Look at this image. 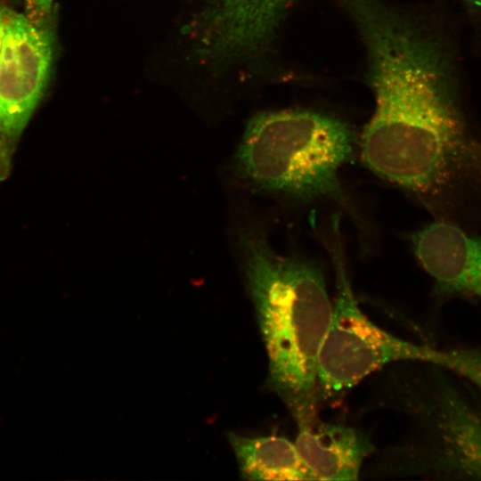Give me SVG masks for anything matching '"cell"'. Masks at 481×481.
<instances>
[{
    "instance_id": "obj_1",
    "label": "cell",
    "mask_w": 481,
    "mask_h": 481,
    "mask_svg": "<svg viewBox=\"0 0 481 481\" xmlns=\"http://www.w3.org/2000/svg\"><path fill=\"white\" fill-rule=\"evenodd\" d=\"M368 51L375 110L364 165L435 219L481 227V136L473 130L440 49L379 0H339Z\"/></svg>"
},
{
    "instance_id": "obj_2",
    "label": "cell",
    "mask_w": 481,
    "mask_h": 481,
    "mask_svg": "<svg viewBox=\"0 0 481 481\" xmlns=\"http://www.w3.org/2000/svg\"><path fill=\"white\" fill-rule=\"evenodd\" d=\"M236 233L267 355L268 387L298 427L310 424L318 418L317 362L333 312L322 268L305 257L276 251L256 221H242Z\"/></svg>"
},
{
    "instance_id": "obj_3",
    "label": "cell",
    "mask_w": 481,
    "mask_h": 481,
    "mask_svg": "<svg viewBox=\"0 0 481 481\" xmlns=\"http://www.w3.org/2000/svg\"><path fill=\"white\" fill-rule=\"evenodd\" d=\"M354 146L351 128L337 118L309 110L262 112L247 124L232 173L250 192L298 204L335 203L357 221L341 179Z\"/></svg>"
},
{
    "instance_id": "obj_4",
    "label": "cell",
    "mask_w": 481,
    "mask_h": 481,
    "mask_svg": "<svg viewBox=\"0 0 481 481\" xmlns=\"http://www.w3.org/2000/svg\"><path fill=\"white\" fill-rule=\"evenodd\" d=\"M388 373L387 395L410 420L409 438L383 452L371 474L481 480V402L452 372L406 362Z\"/></svg>"
},
{
    "instance_id": "obj_5",
    "label": "cell",
    "mask_w": 481,
    "mask_h": 481,
    "mask_svg": "<svg viewBox=\"0 0 481 481\" xmlns=\"http://www.w3.org/2000/svg\"><path fill=\"white\" fill-rule=\"evenodd\" d=\"M339 223L335 214L323 238L335 271L336 299L317 362L319 402L339 396L376 371L401 362L440 366L481 394V347L442 349L417 344L381 329L362 311L346 269Z\"/></svg>"
},
{
    "instance_id": "obj_6",
    "label": "cell",
    "mask_w": 481,
    "mask_h": 481,
    "mask_svg": "<svg viewBox=\"0 0 481 481\" xmlns=\"http://www.w3.org/2000/svg\"><path fill=\"white\" fill-rule=\"evenodd\" d=\"M54 20L37 26L6 7L0 44V140L12 160L46 90L55 53Z\"/></svg>"
},
{
    "instance_id": "obj_7",
    "label": "cell",
    "mask_w": 481,
    "mask_h": 481,
    "mask_svg": "<svg viewBox=\"0 0 481 481\" xmlns=\"http://www.w3.org/2000/svg\"><path fill=\"white\" fill-rule=\"evenodd\" d=\"M421 267L442 296H464L481 303V234L435 219L409 238Z\"/></svg>"
},
{
    "instance_id": "obj_8",
    "label": "cell",
    "mask_w": 481,
    "mask_h": 481,
    "mask_svg": "<svg viewBox=\"0 0 481 481\" xmlns=\"http://www.w3.org/2000/svg\"><path fill=\"white\" fill-rule=\"evenodd\" d=\"M294 443L313 480H356L375 451L362 431L319 418L298 427Z\"/></svg>"
},
{
    "instance_id": "obj_9",
    "label": "cell",
    "mask_w": 481,
    "mask_h": 481,
    "mask_svg": "<svg viewBox=\"0 0 481 481\" xmlns=\"http://www.w3.org/2000/svg\"><path fill=\"white\" fill-rule=\"evenodd\" d=\"M239 472L247 480H313L295 443L279 435L227 434Z\"/></svg>"
},
{
    "instance_id": "obj_10",
    "label": "cell",
    "mask_w": 481,
    "mask_h": 481,
    "mask_svg": "<svg viewBox=\"0 0 481 481\" xmlns=\"http://www.w3.org/2000/svg\"><path fill=\"white\" fill-rule=\"evenodd\" d=\"M25 15L37 26L54 20V0H25Z\"/></svg>"
},
{
    "instance_id": "obj_11",
    "label": "cell",
    "mask_w": 481,
    "mask_h": 481,
    "mask_svg": "<svg viewBox=\"0 0 481 481\" xmlns=\"http://www.w3.org/2000/svg\"><path fill=\"white\" fill-rule=\"evenodd\" d=\"M248 5L272 13L282 12L288 9L292 0H241Z\"/></svg>"
},
{
    "instance_id": "obj_12",
    "label": "cell",
    "mask_w": 481,
    "mask_h": 481,
    "mask_svg": "<svg viewBox=\"0 0 481 481\" xmlns=\"http://www.w3.org/2000/svg\"><path fill=\"white\" fill-rule=\"evenodd\" d=\"M6 6H0V44L3 34V24ZM12 160L6 156L0 140V180H4L10 174Z\"/></svg>"
},
{
    "instance_id": "obj_13",
    "label": "cell",
    "mask_w": 481,
    "mask_h": 481,
    "mask_svg": "<svg viewBox=\"0 0 481 481\" xmlns=\"http://www.w3.org/2000/svg\"><path fill=\"white\" fill-rule=\"evenodd\" d=\"M465 4L470 7L481 11V0H462Z\"/></svg>"
}]
</instances>
